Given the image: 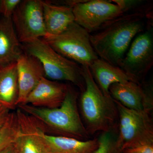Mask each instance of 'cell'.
Wrapping results in <instances>:
<instances>
[{"label": "cell", "instance_id": "6da1fadb", "mask_svg": "<svg viewBox=\"0 0 153 153\" xmlns=\"http://www.w3.org/2000/svg\"><path fill=\"white\" fill-rule=\"evenodd\" d=\"M153 19L152 2L147 1L105 23L90 34L99 58L119 67L132 39L153 27Z\"/></svg>", "mask_w": 153, "mask_h": 153}, {"label": "cell", "instance_id": "7a4b0ae2", "mask_svg": "<svg viewBox=\"0 0 153 153\" xmlns=\"http://www.w3.org/2000/svg\"><path fill=\"white\" fill-rule=\"evenodd\" d=\"M78 96L77 91L68 84L66 97L59 107L44 108L27 104L19 105L18 107L35 118L47 134L87 140L89 134L79 114Z\"/></svg>", "mask_w": 153, "mask_h": 153}, {"label": "cell", "instance_id": "3957f363", "mask_svg": "<svg viewBox=\"0 0 153 153\" xmlns=\"http://www.w3.org/2000/svg\"><path fill=\"white\" fill-rule=\"evenodd\" d=\"M85 88L79 97L80 112L89 135L114 129L118 118L116 105L112 98L106 97L98 87L89 66H81Z\"/></svg>", "mask_w": 153, "mask_h": 153}, {"label": "cell", "instance_id": "277c9868", "mask_svg": "<svg viewBox=\"0 0 153 153\" xmlns=\"http://www.w3.org/2000/svg\"><path fill=\"white\" fill-rule=\"evenodd\" d=\"M23 52L36 57L44 68L45 76L56 80L69 81L79 88H85L82 66L59 53L41 38L22 44Z\"/></svg>", "mask_w": 153, "mask_h": 153}, {"label": "cell", "instance_id": "5b68a950", "mask_svg": "<svg viewBox=\"0 0 153 153\" xmlns=\"http://www.w3.org/2000/svg\"><path fill=\"white\" fill-rule=\"evenodd\" d=\"M42 39L60 55L81 66H89L99 58L91 43L90 34L75 22L61 34L47 35Z\"/></svg>", "mask_w": 153, "mask_h": 153}, {"label": "cell", "instance_id": "8992f818", "mask_svg": "<svg viewBox=\"0 0 153 153\" xmlns=\"http://www.w3.org/2000/svg\"><path fill=\"white\" fill-rule=\"evenodd\" d=\"M118 112V140L123 151L140 145L153 144L150 113L129 109L114 100Z\"/></svg>", "mask_w": 153, "mask_h": 153}, {"label": "cell", "instance_id": "52a82bcc", "mask_svg": "<svg viewBox=\"0 0 153 153\" xmlns=\"http://www.w3.org/2000/svg\"><path fill=\"white\" fill-rule=\"evenodd\" d=\"M72 8L74 22L90 34L126 12L117 0H76Z\"/></svg>", "mask_w": 153, "mask_h": 153}, {"label": "cell", "instance_id": "ba28073f", "mask_svg": "<svg viewBox=\"0 0 153 153\" xmlns=\"http://www.w3.org/2000/svg\"><path fill=\"white\" fill-rule=\"evenodd\" d=\"M153 27L140 33L133 41L119 67L139 83L153 66Z\"/></svg>", "mask_w": 153, "mask_h": 153}, {"label": "cell", "instance_id": "9c48e42d", "mask_svg": "<svg viewBox=\"0 0 153 153\" xmlns=\"http://www.w3.org/2000/svg\"><path fill=\"white\" fill-rule=\"evenodd\" d=\"M17 37L21 44L47 36L42 1L24 0L12 16Z\"/></svg>", "mask_w": 153, "mask_h": 153}, {"label": "cell", "instance_id": "30bf717a", "mask_svg": "<svg viewBox=\"0 0 153 153\" xmlns=\"http://www.w3.org/2000/svg\"><path fill=\"white\" fill-rule=\"evenodd\" d=\"M109 91L114 100L129 109L150 113L153 107L152 83L128 81L115 83Z\"/></svg>", "mask_w": 153, "mask_h": 153}, {"label": "cell", "instance_id": "8fae6325", "mask_svg": "<svg viewBox=\"0 0 153 153\" xmlns=\"http://www.w3.org/2000/svg\"><path fill=\"white\" fill-rule=\"evenodd\" d=\"M19 130L15 142L17 153H49L46 132L35 118L21 110L16 111Z\"/></svg>", "mask_w": 153, "mask_h": 153}, {"label": "cell", "instance_id": "7c38bea8", "mask_svg": "<svg viewBox=\"0 0 153 153\" xmlns=\"http://www.w3.org/2000/svg\"><path fill=\"white\" fill-rule=\"evenodd\" d=\"M19 94L17 106L24 104L41 78L45 76L42 64L36 57L23 52L16 61Z\"/></svg>", "mask_w": 153, "mask_h": 153}, {"label": "cell", "instance_id": "4fadbf2b", "mask_svg": "<svg viewBox=\"0 0 153 153\" xmlns=\"http://www.w3.org/2000/svg\"><path fill=\"white\" fill-rule=\"evenodd\" d=\"M68 86V84L52 81L43 76L28 96L24 104L44 108H57L63 103Z\"/></svg>", "mask_w": 153, "mask_h": 153}, {"label": "cell", "instance_id": "5bb4252c", "mask_svg": "<svg viewBox=\"0 0 153 153\" xmlns=\"http://www.w3.org/2000/svg\"><path fill=\"white\" fill-rule=\"evenodd\" d=\"M91 72L98 87L106 97L111 98L109 89L115 83L132 81L135 79L118 66H113L99 58L89 66ZM112 98V97H111Z\"/></svg>", "mask_w": 153, "mask_h": 153}, {"label": "cell", "instance_id": "9a60e30c", "mask_svg": "<svg viewBox=\"0 0 153 153\" xmlns=\"http://www.w3.org/2000/svg\"><path fill=\"white\" fill-rule=\"evenodd\" d=\"M43 16L47 35L56 36L65 31L74 22L72 8L42 1Z\"/></svg>", "mask_w": 153, "mask_h": 153}, {"label": "cell", "instance_id": "2e32d148", "mask_svg": "<svg viewBox=\"0 0 153 153\" xmlns=\"http://www.w3.org/2000/svg\"><path fill=\"white\" fill-rule=\"evenodd\" d=\"M23 52L12 18L0 17V67L16 62Z\"/></svg>", "mask_w": 153, "mask_h": 153}, {"label": "cell", "instance_id": "e0dca14e", "mask_svg": "<svg viewBox=\"0 0 153 153\" xmlns=\"http://www.w3.org/2000/svg\"><path fill=\"white\" fill-rule=\"evenodd\" d=\"M49 153H94L98 146L97 138L82 141L45 134Z\"/></svg>", "mask_w": 153, "mask_h": 153}, {"label": "cell", "instance_id": "ac0fdd59", "mask_svg": "<svg viewBox=\"0 0 153 153\" xmlns=\"http://www.w3.org/2000/svg\"><path fill=\"white\" fill-rule=\"evenodd\" d=\"M19 94L16 62L0 67V104L15 109Z\"/></svg>", "mask_w": 153, "mask_h": 153}, {"label": "cell", "instance_id": "d6986e66", "mask_svg": "<svg viewBox=\"0 0 153 153\" xmlns=\"http://www.w3.org/2000/svg\"><path fill=\"white\" fill-rule=\"evenodd\" d=\"M19 130L16 112H11L8 118L0 129V152L15 143Z\"/></svg>", "mask_w": 153, "mask_h": 153}, {"label": "cell", "instance_id": "ffe728a7", "mask_svg": "<svg viewBox=\"0 0 153 153\" xmlns=\"http://www.w3.org/2000/svg\"><path fill=\"white\" fill-rule=\"evenodd\" d=\"M98 138V146L94 153H121L122 148L114 129L102 132Z\"/></svg>", "mask_w": 153, "mask_h": 153}, {"label": "cell", "instance_id": "44dd1931", "mask_svg": "<svg viewBox=\"0 0 153 153\" xmlns=\"http://www.w3.org/2000/svg\"><path fill=\"white\" fill-rule=\"evenodd\" d=\"M21 0H1L0 15L7 18H12Z\"/></svg>", "mask_w": 153, "mask_h": 153}, {"label": "cell", "instance_id": "7402d4cb", "mask_svg": "<svg viewBox=\"0 0 153 153\" xmlns=\"http://www.w3.org/2000/svg\"><path fill=\"white\" fill-rule=\"evenodd\" d=\"M124 153H153V144L140 145L128 148L123 151Z\"/></svg>", "mask_w": 153, "mask_h": 153}, {"label": "cell", "instance_id": "603a6c76", "mask_svg": "<svg viewBox=\"0 0 153 153\" xmlns=\"http://www.w3.org/2000/svg\"><path fill=\"white\" fill-rule=\"evenodd\" d=\"M10 110L0 104V129L6 123L10 113Z\"/></svg>", "mask_w": 153, "mask_h": 153}, {"label": "cell", "instance_id": "cb8c5ba5", "mask_svg": "<svg viewBox=\"0 0 153 153\" xmlns=\"http://www.w3.org/2000/svg\"><path fill=\"white\" fill-rule=\"evenodd\" d=\"M0 153H17L16 148L15 145V143L5 148Z\"/></svg>", "mask_w": 153, "mask_h": 153}, {"label": "cell", "instance_id": "d4e9b609", "mask_svg": "<svg viewBox=\"0 0 153 153\" xmlns=\"http://www.w3.org/2000/svg\"><path fill=\"white\" fill-rule=\"evenodd\" d=\"M0 4H1V0H0Z\"/></svg>", "mask_w": 153, "mask_h": 153}]
</instances>
